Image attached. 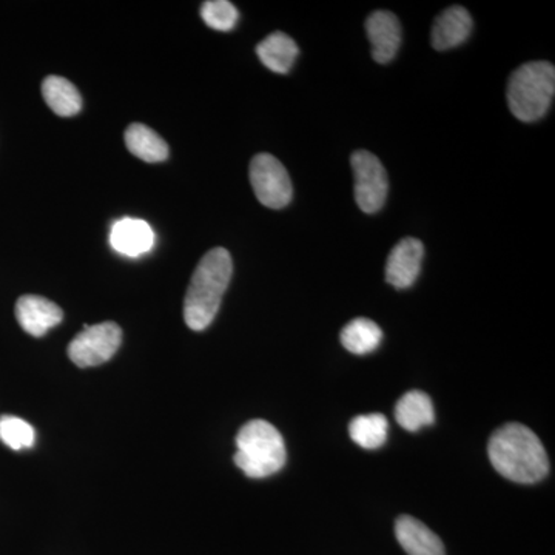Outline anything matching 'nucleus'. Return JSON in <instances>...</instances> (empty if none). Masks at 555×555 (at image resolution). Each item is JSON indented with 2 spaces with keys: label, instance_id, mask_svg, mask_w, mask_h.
<instances>
[{
  "label": "nucleus",
  "instance_id": "f03ea898",
  "mask_svg": "<svg viewBox=\"0 0 555 555\" xmlns=\"http://www.w3.org/2000/svg\"><path fill=\"white\" fill-rule=\"evenodd\" d=\"M233 273L232 257L225 248H211L201 259L190 281L184 301L185 324L204 331L217 317Z\"/></svg>",
  "mask_w": 555,
  "mask_h": 555
},
{
  "label": "nucleus",
  "instance_id": "4468645a",
  "mask_svg": "<svg viewBox=\"0 0 555 555\" xmlns=\"http://www.w3.org/2000/svg\"><path fill=\"white\" fill-rule=\"evenodd\" d=\"M396 420L398 425L409 433H416L422 427L434 425L436 411L433 400L422 390H409L398 400Z\"/></svg>",
  "mask_w": 555,
  "mask_h": 555
},
{
  "label": "nucleus",
  "instance_id": "7ed1b4c3",
  "mask_svg": "<svg viewBox=\"0 0 555 555\" xmlns=\"http://www.w3.org/2000/svg\"><path fill=\"white\" fill-rule=\"evenodd\" d=\"M235 465L250 478L273 476L286 465L284 438L266 420H251L241 427L236 436Z\"/></svg>",
  "mask_w": 555,
  "mask_h": 555
},
{
  "label": "nucleus",
  "instance_id": "aec40b11",
  "mask_svg": "<svg viewBox=\"0 0 555 555\" xmlns=\"http://www.w3.org/2000/svg\"><path fill=\"white\" fill-rule=\"evenodd\" d=\"M0 440L13 451L30 449L35 444V429L20 416L3 415L0 418Z\"/></svg>",
  "mask_w": 555,
  "mask_h": 555
},
{
  "label": "nucleus",
  "instance_id": "0eeeda50",
  "mask_svg": "<svg viewBox=\"0 0 555 555\" xmlns=\"http://www.w3.org/2000/svg\"><path fill=\"white\" fill-rule=\"evenodd\" d=\"M356 177V199L364 214H377L385 206L389 179L382 160L366 150H358L350 158Z\"/></svg>",
  "mask_w": 555,
  "mask_h": 555
},
{
  "label": "nucleus",
  "instance_id": "f257e3e1",
  "mask_svg": "<svg viewBox=\"0 0 555 555\" xmlns=\"http://www.w3.org/2000/svg\"><path fill=\"white\" fill-rule=\"evenodd\" d=\"M489 460L500 476L521 485H534L550 473V459L540 438L520 423H507L492 434Z\"/></svg>",
  "mask_w": 555,
  "mask_h": 555
},
{
  "label": "nucleus",
  "instance_id": "6e6552de",
  "mask_svg": "<svg viewBox=\"0 0 555 555\" xmlns=\"http://www.w3.org/2000/svg\"><path fill=\"white\" fill-rule=\"evenodd\" d=\"M425 246L422 241L404 238L392 248L386 262V281L396 288H408L422 272Z\"/></svg>",
  "mask_w": 555,
  "mask_h": 555
},
{
  "label": "nucleus",
  "instance_id": "1a4fd4ad",
  "mask_svg": "<svg viewBox=\"0 0 555 555\" xmlns=\"http://www.w3.org/2000/svg\"><path fill=\"white\" fill-rule=\"evenodd\" d=\"M366 31L372 57L378 64H387L397 56L401 46V25L396 14L385 10L375 11L367 17Z\"/></svg>",
  "mask_w": 555,
  "mask_h": 555
},
{
  "label": "nucleus",
  "instance_id": "423d86ee",
  "mask_svg": "<svg viewBox=\"0 0 555 555\" xmlns=\"http://www.w3.org/2000/svg\"><path fill=\"white\" fill-rule=\"evenodd\" d=\"M250 182L262 206L284 208L291 204L294 189L286 167L269 153H259L250 163Z\"/></svg>",
  "mask_w": 555,
  "mask_h": 555
},
{
  "label": "nucleus",
  "instance_id": "f3484780",
  "mask_svg": "<svg viewBox=\"0 0 555 555\" xmlns=\"http://www.w3.org/2000/svg\"><path fill=\"white\" fill-rule=\"evenodd\" d=\"M42 94L47 105L62 118L78 115L82 108V98L78 89L61 76L46 78L42 82Z\"/></svg>",
  "mask_w": 555,
  "mask_h": 555
},
{
  "label": "nucleus",
  "instance_id": "ddd939ff",
  "mask_svg": "<svg viewBox=\"0 0 555 555\" xmlns=\"http://www.w3.org/2000/svg\"><path fill=\"white\" fill-rule=\"evenodd\" d=\"M473 17L463 7H451L437 17L433 28V47L438 51L462 46L473 31Z\"/></svg>",
  "mask_w": 555,
  "mask_h": 555
},
{
  "label": "nucleus",
  "instance_id": "a211bd4d",
  "mask_svg": "<svg viewBox=\"0 0 555 555\" xmlns=\"http://www.w3.org/2000/svg\"><path fill=\"white\" fill-rule=\"evenodd\" d=\"M339 339L350 353L366 356L382 345L383 332L374 321L367 320V318H356L343 328Z\"/></svg>",
  "mask_w": 555,
  "mask_h": 555
},
{
  "label": "nucleus",
  "instance_id": "dca6fc26",
  "mask_svg": "<svg viewBox=\"0 0 555 555\" xmlns=\"http://www.w3.org/2000/svg\"><path fill=\"white\" fill-rule=\"evenodd\" d=\"M126 145L131 155L145 163H163L169 158V145L144 124H131L126 130Z\"/></svg>",
  "mask_w": 555,
  "mask_h": 555
},
{
  "label": "nucleus",
  "instance_id": "39448f33",
  "mask_svg": "<svg viewBox=\"0 0 555 555\" xmlns=\"http://www.w3.org/2000/svg\"><path fill=\"white\" fill-rule=\"evenodd\" d=\"M122 343V331L116 323L96 324V326H83L78 337H75L68 346V357L76 366L93 367L107 363L118 352Z\"/></svg>",
  "mask_w": 555,
  "mask_h": 555
},
{
  "label": "nucleus",
  "instance_id": "2eb2a0df",
  "mask_svg": "<svg viewBox=\"0 0 555 555\" xmlns=\"http://www.w3.org/2000/svg\"><path fill=\"white\" fill-rule=\"evenodd\" d=\"M257 54L266 67L280 75H286L294 67L299 50L291 36L283 31H275L258 43Z\"/></svg>",
  "mask_w": 555,
  "mask_h": 555
},
{
  "label": "nucleus",
  "instance_id": "9d476101",
  "mask_svg": "<svg viewBox=\"0 0 555 555\" xmlns=\"http://www.w3.org/2000/svg\"><path fill=\"white\" fill-rule=\"evenodd\" d=\"M16 318L27 334L39 338L64 320V312L50 299L39 295H24L17 299Z\"/></svg>",
  "mask_w": 555,
  "mask_h": 555
},
{
  "label": "nucleus",
  "instance_id": "9b49d317",
  "mask_svg": "<svg viewBox=\"0 0 555 555\" xmlns=\"http://www.w3.org/2000/svg\"><path fill=\"white\" fill-rule=\"evenodd\" d=\"M109 243L118 254L137 258L152 250L155 233L142 219L124 218L113 225Z\"/></svg>",
  "mask_w": 555,
  "mask_h": 555
},
{
  "label": "nucleus",
  "instance_id": "6ab92c4d",
  "mask_svg": "<svg viewBox=\"0 0 555 555\" xmlns=\"http://www.w3.org/2000/svg\"><path fill=\"white\" fill-rule=\"evenodd\" d=\"M389 422L383 414L358 415L350 422L349 436L353 443L369 451L379 449L387 441Z\"/></svg>",
  "mask_w": 555,
  "mask_h": 555
},
{
  "label": "nucleus",
  "instance_id": "20e7f679",
  "mask_svg": "<svg viewBox=\"0 0 555 555\" xmlns=\"http://www.w3.org/2000/svg\"><path fill=\"white\" fill-rule=\"evenodd\" d=\"M555 93V68L550 62H529L511 76L507 105L517 119L534 122L543 118Z\"/></svg>",
  "mask_w": 555,
  "mask_h": 555
},
{
  "label": "nucleus",
  "instance_id": "f8f14e48",
  "mask_svg": "<svg viewBox=\"0 0 555 555\" xmlns=\"http://www.w3.org/2000/svg\"><path fill=\"white\" fill-rule=\"evenodd\" d=\"M396 535L408 555H447L440 537L414 517H398Z\"/></svg>",
  "mask_w": 555,
  "mask_h": 555
},
{
  "label": "nucleus",
  "instance_id": "412c9836",
  "mask_svg": "<svg viewBox=\"0 0 555 555\" xmlns=\"http://www.w3.org/2000/svg\"><path fill=\"white\" fill-rule=\"evenodd\" d=\"M201 17L217 31H230L238 24L240 13L228 0H208L201 7Z\"/></svg>",
  "mask_w": 555,
  "mask_h": 555
}]
</instances>
